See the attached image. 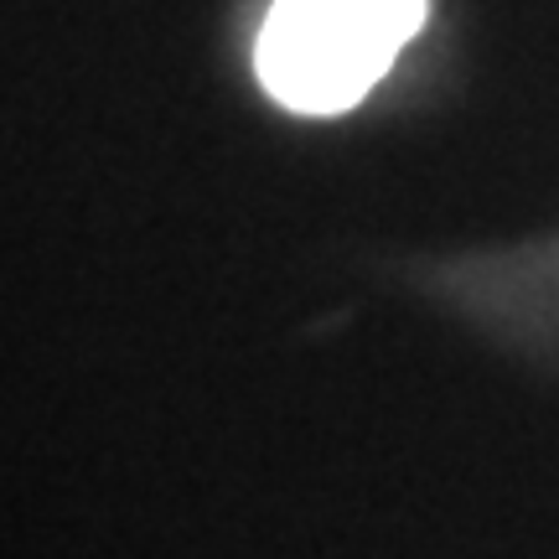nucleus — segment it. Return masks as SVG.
<instances>
[{"mask_svg":"<svg viewBox=\"0 0 559 559\" xmlns=\"http://www.w3.org/2000/svg\"><path fill=\"white\" fill-rule=\"evenodd\" d=\"M430 0H275L254 73L296 115H342L389 73Z\"/></svg>","mask_w":559,"mask_h":559,"instance_id":"nucleus-1","label":"nucleus"}]
</instances>
